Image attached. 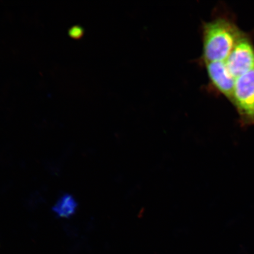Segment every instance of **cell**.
<instances>
[{"label": "cell", "instance_id": "8", "mask_svg": "<svg viewBox=\"0 0 254 254\" xmlns=\"http://www.w3.org/2000/svg\"><path fill=\"white\" fill-rule=\"evenodd\" d=\"M69 33L73 37L78 38L81 36L82 30L80 27H74L71 28Z\"/></svg>", "mask_w": 254, "mask_h": 254}, {"label": "cell", "instance_id": "5", "mask_svg": "<svg viewBox=\"0 0 254 254\" xmlns=\"http://www.w3.org/2000/svg\"><path fill=\"white\" fill-rule=\"evenodd\" d=\"M78 206V202L74 196L69 193H64L57 199L52 211L57 217L68 219L75 215Z\"/></svg>", "mask_w": 254, "mask_h": 254}, {"label": "cell", "instance_id": "4", "mask_svg": "<svg viewBox=\"0 0 254 254\" xmlns=\"http://www.w3.org/2000/svg\"><path fill=\"white\" fill-rule=\"evenodd\" d=\"M204 65L212 86L231 102L236 78L231 74L225 62H211Z\"/></svg>", "mask_w": 254, "mask_h": 254}, {"label": "cell", "instance_id": "7", "mask_svg": "<svg viewBox=\"0 0 254 254\" xmlns=\"http://www.w3.org/2000/svg\"><path fill=\"white\" fill-rule=\"evenodd\" d=\"M45 166L47 170L49 171L50 174L57 176V175L61 173L62 164L59 161L47 160Z\"/></svg>", "mask_w": 254, "mask_h": 254}, {"label": "cell", "instance_id": "2", "mask_svg": "<svg viewBox=\"0 0 254 254\" xmlns=\"http://www.w3.org/2000/svg\"><path fill=\"white\" fill-rule=\"evenodd\" d=\"M231 103L236 107L241 128L254 126V69L236 78Z\"/></svg>", "mask_w": 254, "mask_h": 254}, {"label": "cell", "instance_id": "1", "mask_svg": "<svg viewBox=\"0 0 254 254\" xmlns=\"http://www.w3.org/2000/svg\"><path fill=\"white\" fill-rule=\"evenodd\" d=\"M204 64L225 62L244 33L230 19L219 17L202 24Z\"/></svg>", "mask_w": 254, "mask_h": 254}, {"label": "cell", "instance_id": "3", "mask_svg": "<svg viewBox=\"0 0 254 254\" xmlns=\"http://www.w3.org/2000/svg\"><path fill=\"white\" fill-rule=\"evenodd\" d=\"M225 63L235 78L254 69V46L245 34L238 40Z\"/></svg>", "mask_w": 254, "mask_h": 254}, {"label": "cell", "instance_id": "6", "mask_svg": "<svg viewBox=\"0 0 254 254\" xmlns=\"http://www.w3.org/2000/svg\"><path fill=\"white\" fill-rule=\"evenodd\" d=\"M44 202L43 195L39 192L31 193L28 197L25 199L24 205L28 210L34 211L39 207Z\"/></svg>", "mask_w": 254, "mask_h": 254}]
</instances>
